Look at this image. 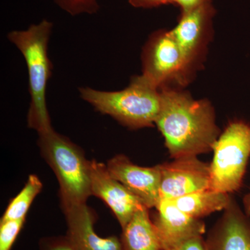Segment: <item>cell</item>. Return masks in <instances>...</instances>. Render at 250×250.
Here are the masks:
<instances>
[{
    "label": "cell",
    "instance_id": "9c48e42d",
    "mask_svg": "<svg viewBox=\"0 0 250 250\" xmlns=\"http://www.w3.org/2000/svg\"><path fill=\"white\" fill-rule=\"evenodd\" d=\"M89 173L91 195L101 199L111 208L122 229L139 210L147 208L139 197L112 177L105 164L90 161Z\"/></svg>",
    "mask_w": 250,
    "mask_h": 250
},
{
    "label": "cell",
    "instance_id": "3957f363",
    "mask_svg": "<svg viewBox=\"0 0 250 250\" xmlns=\"http://www.w3.org/2000/svg\"><path fill=\"white\" fill-rule=\"evenodd\" d=\"M80 96L96 111L114 118L130 129L152 127L162 106L160 90L143 75L132 77L129 86L119 91L79 88Z\"/></svg>",
    "mask_w": 250,
    "mask_h": 250
},
{
    "label": "cell",
    "instance_id": "9a60e30c",
    "mask_svg": "<svg viewBox=\"0 0 250 250\" xmlns=\"http://www.w3.org/2000/svg\"><path fill=\"white\" fill-rule=\"evenodd\" d=\"M230 194L213 189H204L172 200L182 211L194 218L202 219L224 210L231 201Z\"/></svg>",
    "mask_w": 250,
    "mask_h": 250
},
{
    "label": "cell",
    "instance_id": "d6986e66",
    "mask_svg": "<svg viewBox=\"0 0 250 250\" xmlns=\"http://www.w3.org/2000/svg\"><path fill=\"white\" fill-rule=\"evenodd\" d=\"M40 250H77L66 236H52L42 238Z\"/></svg>",
    "mask_w": 250,
    "mask_h": 250
},
{
    "label": "cell",
    "instance_id": "603a6c76",
    "mask_svg": "<svg viewBox=\"0 0 250 250\" xmlns=\"http://www.w3.org/2000/svg\"><path fill=\"white\" fill-rule=\"evenodd\" d=\"M243 206L245 213L250 217V191L243 198Z\"/></svg>",
    "mask_w": 250,
    "mask_h": 250
},
{
    "label": "cell",
    "instance_id": "2e32d148",
    "mask_svg": "<svg viewBox=\"0 0 250 250\" xmlns=\"http://www.w3.org/2000/svg\"><path fill=\"white\" fill-rule=\"evenodd\" d=\"M42 188V182L38 176L29 175L22 190L9 202L1 220L26 219L29 207Z\"/></svg>",
    "mask_w": 250,
    "mask_h": 250
},
{
    "label": "cell",
    "instance_id": "ac0fdd59",
    "mask_svg": "<svg viewBox=\"0 0 250 250\" xmlns=\"http://www.w3.org/2000/svg\"><path fill=\"white\" fill-rule=\"evenodd\" d=\"M25 219L1 220L0 222V250H11L21 232Z\"/></svg>",
    "mask_w": 250,
    "mask_h": 250
},
{
    "label": "cell",
    "instance_id": "ffe728a7",
    "mask_svg": "<svg viewBox=\"0 0 250 250\" xmlns=\"http://www.w3.org/2000/svg\"><path fill=\"white\" fill-rule=\"evenodd\" d=\"M167 250H206L205 239L203 236L195 237Z\"/></svg>",
    "mask_w": 250,
    "mask_h": 250
},
{
    "label": "cell",
    "instance_id": "7a4b0ae2",
    "mask_svg": "<svg viewBox=\"0 0 250 250\" xmlns=\"http://www.w3.org/2000/svg\"><path fill=\"white\" fill-rule=\"evenodd\" d=\"M53 23L42 20L26 30H14L7 34L8 40L22 54L27 64L31 102L27 124L38 134L53 129L46 104V89L52 76V62L48 44Z\"/></svg>",
    "mask_w": 250,
    "mask_h": 250
},
{
    "label": "cell",
    "instance_id": "30bf717a",
    "mask_svg": "<svg viewBox=\"0 0 250 250\" xmlns=\"http://www.w3.org/2000/svg\"><path fill=\"white\" fill-rule=\"evenodd\" d=\"M106 166L112 177L139 197L147 208H156L161 200L160 166L142 167L119 154L110 159Z\"/></svg>",
    "mask_w": 250,
    "mask_h": 250
},
{
    "label": "cell",
    "instance_id": "5bb4252c",
    "mask_svg": "<svg viewBox=\"0 0 250 250\" xmlns=\"http://www.w3.org/2000/svg\"><path fill=\"white\" fill-rule=\"evenodd\" d=\"M122 230L123 250H164L149 208L139 210Z\"/></svg>",
    "mask_w": 250,
    "mask_h": 250
},
{
    "label": "cell",
    "instance_id": "52a82bcc",
    "mask_svg": "<svg viewBox=\"0 0 250 250\" xmlns=\"http://www.w3.org/2000/svg\"><path fill=\"white\" fill-rule=\"evenodd\" d=\"M174 159L159 165L161 200H174L210 188V164L196 156Z\"/></svg>",
    "mask_w": 250,
    "mask_h": 250
},
{
    "label": "cell",
    "instance_id": "44dd1931",
    "mask_svg": "<svg viewBox=\"0 0 250 250\" xmlns=\"http://www.w3.org/2000/svg\"><path fill=\"white\" fill-rule=\"evenodd\" d=\"M130 5L135 8L152 9L163 5L173 4L174 0H127Z\"/></svg>",
    "mask_w": 250,
    "mask_h": 250
},
{
    "label": "cell",
    "instance_id": "7c38bea8",
    "mask_svg": "<svg viewBox=\"0 0 250 250\" xmlns=\"http://www.w3.org/2000/svg\"><path fill=\"white\" fill-rule=\"evenodd\" d=\"M62 208L67 223L66 236L77 250H123L121 237L103 238L95 232L96 215L86 203Z\"/></svg>",
    "mask_w": 250,
    "mask_h": 250
},
{
    "label": "cell",
    "instance_id": "277c9868",
    "mask_svg": "<svg viewBox=\"0 0 250 250\" xmlns=\"http://www.w3.org/2000/svg\"><path fill=\"white\" fill-rule=\"evenodd\" d=\"M37 143L58 180L62 208L86 203L91 195L90 161L82 148L54 129L39 134Z\"/></svg>",
    "mask_w": 250,
    "mask_h": 250
},
{
    "label": "cell",
    "instance_id": "7402d4cb",
    "mask_svg": "<svg viewBox=\"0 0 250 250\" xmlns=\"http://www.w3.org/2000/svg\"><path fill=\"white\" fill-rule=\"evenodd\" d=\"M211 0H174V4L179 6L181 14L191 11L202 5L210 2Z\"/></svg>",
    "mask_w": 250,
    "mask_h": 250
},
{
    "label": "cell",
    "instance_id": "6da1fadb",
    "mask_svg": "<svg viewBox=\"0 0 250 250\" xmlns=\"http://www.w3.org/2000/svg\"><path fill=\"white\" fill-rule=\"evenodd\" d=\"M162 106L155 125L172 159L213 150L220 136L214 109L208 100H194L172 88L160 89Z\"/></svg>",
    "mask_w": 250,
    "mask_h": 250
},
{
    "label": "cell",
    "instance_id": "5b68a950",
    "mask_svg": "<svg viewBox=\"0 0 250 250\" xmlns=\"http://www.w3.org/2000/svg\"><path fill=\"white\" fill-rule=\"evenodd\" d=\"M212 151L210 188L228 194L238 191L250 159V124L242 121L229 123Z\"/></svg>",
    "mask_w": 250,
    "mask_h": 250
},
{
    "label": "cell",
    "instance_id": "8992f818",
    "mask_svg": "<svg viewBox=\"0 0 250 250\" xmlns=\"http://www.w3.org/2000/svg\"><path fill=\"white\" fill-rule=\"evenodd\" d=\"M143 76L159 90L188 84L193 70L171 31H156L149 38L142 56Z\"/></svg>",
    "mask_w": 250,
    "mask_h": 250
},
{
    "label": "cell",
    "instance_id": "4fadbf2b",
    "mask_svg": "<svg viewBox=\"0 0 250 250\" xmlns=\"http://www.w3.org/2000/svg\"><path fill=\"white\" fill-rule=\"evenodd\" d=\"M206 250H250V217L231 199L205 239Z\"/></svg>",
    "mask_w": 250,
    "mask_h": 250
},
{
    "label": "cell",
    "instance_id": "ba28073f",
    "mask_svg": "<svg viewBox=\"0 0 250 250\" xmlns=\"http://www.w3.org/2000/svg\"><path fill=\"white\" fill-rule=\"evenodd\" d=\"M215 13L211 1L207 3L181 14L177 25L170 30L193 71L203 61L211 36Z\"/></svg>",
    "mask_w": 250,
    "mask_h": 250
},
{
    "label": "cell",
    "instance_id": "e0dca14e",
    "mask_svg": "<svg viewBox=\"0 0 250 250\" xmlns=\"http://www.w3.org/2000/svg\"><path fill=\"white\" fill-rule=\"evenodd\" d=\"M57 6L70 16L93 15L100 10L98 0H53Z\"/></svg>",
    "mask_w": 250,
    "mask_h": 250
},
{
    "label": "cell",
    "instance_id": "8fae6325",
    "mask_svg": "<svg viewBox=\"0 0 250 250\" xmlns=\"http://www.w3.org/2000/svg\"><path fill=\"white\" fill-rule=\"evenodd\" d=\"M153 224L164 250L172 249L206 233L205 223L182 211L172 200H161Z\"/></svg>",
    "mask_w": 250,
    "mask_h": 250
}]
</instances>
